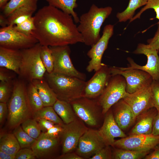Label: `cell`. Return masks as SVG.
Listing matches in <instances>:
<instances>
[{"label": "cell", "instance_id": "obj_1", "mask_svg": "<svg viewBox=\"0 0 159 159\" xmlns=\"http://www.w3.org/2000/svg\"><path fill=\"white\" fill-rule=\"evenodd\" d=\"M34 29L32 34L42 46L54 47L83 43L72 16L48 5L33 16Z\"/></svg>", "mask_w": 159, "mask_h": 159}, {"label": "cell", "instance_id": "obj_2", "mask_svg": "<svg viewBox=\"0 0 159 159\" xmlns=\"http://www.w3.org/2000/svg\"><path fill=\"white\" fill-rule=\"evenodd\" d=\"M112 9L110 6L99 8L93 4L88 12L80 16L77 27L86 45L92 46L99 39L101 26Z\"/></svg>", "mask_w": 159, "mask_h": 159}, {"label": "cell", "instance_id": "obj_3", "mask_svg": "<svg viewBox=\"0 0 159 159\" xmlns=\"http://www.w3.org/2000/svg\"><path fill=\"white\" fill-rule=\"evenodd\" d=\"M8 102V123L11 128H14L32 117V112L27 97V86L24 81L14 80L12 93Z\"/></svg>", "mask_w": 159, "mask_h": 159}, {"label": "cell", "instance_id": "obj_4", "mask_svg": "<svg viewBox=\"0 0 159 159\" xmlns=\"http://www.w3.org/2000/svg\"><path fill=\"white\" fill-rule=\"evenodd\" d=\"M45 80L56 95L58 99L70 103L83 97L86 82L77 77L47 72Z\"/></svg>", "mask_w": 159, "mask_h": 159}, {"label": "cell", "instance_id": "obj_5", "mask_svg": "<svg viewBox=\"0 0 159 159\" xmlns=\"http://www.w3.org/2000/svg\"><path fill=\"white\" fill-rule=\"evenodd\" d=\"M41 46L38 42L32 47L21 50L22 60L19 75L29 82L44 78L46 70L40 57Z\"/></svg>", "mask_w": 159, "mask_h": 159}, {"label": "cell", "instance_id": "obj_6", "mask_svg": "<svg viewBox=\"0 0 159 159\" xmlns=\"http://www.w3.org/2000/svg\"><path fill=\"white\" fill-rule=\"evenodd\" d=\"M126 82L122 75L112 76L105 88L97 100L105 115L115 103L125 98L128 94L126 90Z\"/></svg>", "mask_w": 159, "mask_h": 159}, {"label": "cell", "instance_id": "obj_7", "mask_svg": "<svg viewBox=\"0 0 159 159\" xmlns=\"http://www.w3.org/2000/svg\"><path fill=\"white\" fill-rule=\"evenodd\" d=\"M77 117L85 124L92 127L99 125L102 115V108L97 99L82 97L70 102Z\"/></svg>", "mask_w": 159, "mask_h": 159}, {"label": "cell", "instance_id": "obj_8", "mask_svg": "<svg viewBox=\"0 0 159 159\" xmlns=\"http://www.w3.org/2000/svg\"><path fill=\"white\" fill-rule=\"evenodd\" d=\"M38 42L32 35H28L21 33L13 26L9 25L0 29V47L21 50L32 47Z\"/></svg>", "mask_w": 159, "mask_h": 159}, {"label": "cell", "instance_id": "obj_9", "mask_svg": "<svg viewBox=\"0 0 159 159\" xmlns=\"http://www.w3.org/2000/svg\"><path fill=\"white\" fill-rule=\"evenodd\" d=\"M49 47L54 60L52 72L77 77L85 81V74L78 71L71 61L70 56L71 50L69 45Z\"/></svg>", "mask_w": 159, "mask_h": 159}, {"label": "cell", "instance_id": "obj_10", "mask_svg": "<svg viewBox=\"0 0 159 159\" xmlns=\"http://www.w3.org/2000/svg\"><path fill=\"white\" fill-rule=\"evenodd\" d=\"M112 76L119 74L125 78L126 82V91L132 93L145 87L150 86L153 80L146 72L138 69H121L119 67H110Z\"/></svg>", "mask_w": 159, "mask_h": 159}, {"label": "cell", "instance_id": "obj_11", "mask_svg": "<svg viewBox=\"0 0 159 159\" xmlns=\"http://www.w3.org/2000/svg\"><path fill=\"white\" fill-rule=\"evenodd\" d=\"M135 54H143L147 58L146 64L140 66L136 64L131 58H127L130 66L127 67H119L121 69H138L145 71L150 74L153 80H159V56L158 51L153 49L147 44L140 43L134 51Z\"/></svg>", "mask_w": 159, "mask_h": 159}, {"label": "cell", "instance_id": "obj_12", "mask_svg": "<svg viewBox=\"0 0 159 159\" xmlns=\"http://www.w3.org/2000/svg\"><path fill=\"white\" fill-rule=\"evenodd\" d=\"M159 144V136L134 134L115 140L112 146L125 150L150 151Z\"/></svg>", "mask_w": 159, "mask_h": 159}, {"label": "cell", "instance_id": "obj_13", "mask_svg": "<svg viewBox=\"0 0 159 159\" xmlns=\"http://www.w3.org/2000/svg\"><path fill=\"white\" fill-rule=\"evenodd\" d=\"M88 129L77 117L72 122L64 124L60 137L62 154L75 151L80 138Z\"/></svg>", "mask_w": 159, "mask_h": 159}, {"label": "cell", "instance_id": "obj_14", "mask_svg": "<svg viewBox=\"0 0 159 159\" xmlns=\"http://www.w3.org/2000/svg\"><path fill=\"white\" fill-rule=\"evenodd\" d=\"M113 32V25L110 24L106 25L104 28L102 36L95 44L91 46L87 52V55L90 59L86 68L88 72L93 71L96 72L102 67V58Z\"/></svg>", "mask_w": 159, "mask_h": 159}, {"label": "cell", "instance_id": "obj_15", "mask_svg": "<svg viewBox=\"0 0 159 159\" xmlns=\"http://www.w3.org/2000/svg\"><path fill=\"white\" fill-rule=\"evenodd\" d=\"M106 145L98 130L88 128L80 138L75 153L83 159H90Z\"/></svg>", "mask_w": 159, "mask_h": 159}, {"label": "cell", "instance_id": "obj_16", "mask_svg": "<svg viewBox=\"0 0 159 159\" xmlns=\"http://www.w3.org/2000/svg\"><path fill=\"white\" fill-rule=\"evenodd\" d=\"M112 76L110 67L103 64L101 67L86 82L83 97L97 99L103 92Z\"/></svg>", "mask_w": 159, "mask_h": 159}, {"label": "cell", "instance_id": "obj_17", "mask_svg": "<svg viewBox=\"0 0 159 159\" xmlns=\"http://www.w3.org/2000/svg\"><path fill=\"white\" fill-rule=\"evenodd\" d=\"M130 106L136 118L142 113L154 107L150 85L132 93H128L123 99Z\"/></svg>", "mask_w": 159, "mask_h": 159}, {"label": "cell", "instance_id": "obj_18", "mask_svg": "<svg viewBox=\"0 0 159 159\" xmlns=\"http://www.w3.org/2000/svg\"><path fill=\"white\" fill-rule=\"evenodd\" d=\"M105 114L102 125L98 131L106 145L112 146L115 138L127 136L115 121L112 110L110 109Z\"/></svg>", "mask_w": 159, "mask_h": 159}, {"label": "cell", "instance_id": "obj_19", "mask_svg": "<svg viewBox=\"0 0 159 159\" xmlns=\"http://www.w3.org/2000/svg\"><path fill=\"white\" fill-rule=\"evenodd\" d=\"M111 108L115 121L123 131L128 129L136 120L130 107L123 99L119 100Z\"/></svg>", "mask_w": 159, "mask_h": 159}, {"label": "cell", "instance_id": "obj_20", "mask_svg": "<svg viewBox=\"0 0 159 159\" xmlns=\"http://www.w3.org/2000/svg\"><path fill=\"white\" fill-rule=\"evenodd\" d=\"M59 138H52L42 132L31 148L36 158L46 159L51 157L59 146Z\"/></svg>", "mask_w": 159, "mask_h": 159}, {"label": "cell", "instance_id": "obj_21", "mask_svg": "<svg viewBox=\"0 0 159 159\" xmlns=\"http://www.w3.org/2000/svg\"><path fill=\"white\" fill-rule=\"evenodd\" d=\"M158 112L157 110L153 107L138 115L130 135L151 134L153 121Z\"/></svg>", "mask_w": 159, "mask_h": 159}, {"label": "cell", "instance_id": "obj_22", "mask_svg": "<svg viewBox=\"0 0 159 159\" xmlns=\"http://www.w3.org/2000/svg\"><path fill=\"white\" fill-rule=\"evenodd\" d=\"M22 60L21 50L0 47V67L7 68L18 75Z\"/></svg>", "mask_w": 159, "mask_h": 159}, {"label": "cell", "instance_id": "obj_23", "mask_svg": "<svg viewBox=\"0 0 159 159\" xmlns=\"http://www.w3.org/2000/svg\"><path fill=\"white\" fill-rule=\"evenodd\" d=\"M31 82L36 88L44 107L53 106L58 99L44 78L34 80Z\"/></svg>", "mask_w": 159, "mask_h": 159}, {"label": "cell", "instance_id": "obj_24", "mask_svg": "<svg viewBox=\"0 0 159 159\" xmlns=\"http://www.w3.org/2000/svg\"><path fill=\"white\" fill-rule=\"evenodd\" d=\"M53 107L64 124L72 122L77 117L71 104L67 102L57 99Z\"/></svg>", "mask_w": 159, "mask_h": 159}, {"label": "cell", "instance_id": "obj_25", "mask_svg": "<svg viewBox=\"0 0 159 159\" xmlns=\"http://www.w3.org/2000/svg\"><path fill=\"white\" fill-rule=\"evenodd\" d=\"M48 5L60 9L64 12L71 15L75 23H78L79 18L74 9L77 8V0H46Z\"/></svg>", "mask_w": 159, "mask_h": 159}, {"label": "cell", "instance_id": "obj_26", "mask_svg": "<svg viewBox=\"0 0 159 159\" xmlns=\"http://www.w3.org/2000/svg\"><path fill=\"white\" fill-rule=\"evenodd\" d=\"M20 149L18 142L13 133L5 134L1 137L0 150L15 155Z\"/></svg>", "mask_w": 159, "mask_h": 159}, {"label": "cell", "instance_id": "obj_27", "mask_svg": "<svg viewBox=\"0 0 159 159\" xmlns=\"http://www.w3.org/2000/svg\"><path fill=\"white\" fill-rule=\"evenodd\" d=\"M32 117L36 120L44 119L55 124H64L54 109L53 106L44 107L40 110L32 112Z\"/></svg>", "mask_w": 159, "mask_h": 159}, {"label": "cell", "instance_id": "obj_28", "mask_svg": "<svg viewBox=\"0 0 159 159\" xmlns=\"http://www.w3.org/2000/svg\"><path fill=\"white\" fill-rule=\"evenodd\" d=\"M112 151V159H140L144 158L150 152L148 150H135L114 148Z\"/></svg>", "mask_w": 159, "mask_h": 159}, {"label": "cell", "instance_id": "obj_29", "mask_svg": "<svg viewBox=\"0 0 159 159\" xmlns=\"http://www.w3.org/2000/svg\"><path fill=\"white\" fill-rule=\"evenodd\" d=\"M148 0H130L126 9L121 12L117 13L116 17L120 22H125L131 20L133 17L135 11L138 8L145 6Z\"/></svg>", "mask_w": 159, "mask_h": 159}, {"label": "cell", "instance_id": "obj_30", "mask_svg": "<svg viewBox=\"0 0 159 159\" xmlns=\"http://www.w3.org/2000/svg\"><path fill=\"white\" fill-rule=\"evenodd\" d=\"M27 94L32 112L37 111L44 107L37 90L32 82H29L27 86Z\"/></svg>", "mask_w": 159, "mask_h": 159}, {"label": "cell", "instance_id": "obj_31", "mask_svg": "<svg viewBox=\"0 0 159 159\" xmlns=\"http://www.w3.org/2000/svg\"><path fill=\"white\" fill-rule=\"evenodd\" d=\"M13 133L18 140L21 148H31L37 140L26 132L20 125L14 128Z\"/></svg>", "mask_w": 159, "mask_h": 159}, {"label": "cell", "instance_id": "obj_32", "mask_svg": "<svg viewBox=\"0 0 159 159\" xmlns=\"http://www.w3.org/2000/svg\"><path fill=\"white\" fill-rule=\"evenodd\" d=\"M23 130L32 138L37 139L41 131L37 120L33 118H29L21 124Z\"/></svg>", "mask_w": 159, "mask_h": 159}, {"label": "cell", "instance_id": "obj_33", "mask_svg": "<svg viewBox=\"0 0 159 159\" xmlns=\"http://www.w3.org/2000/svg\"><path fill=\"white\" fill-rule=\"evenodd\" d=\"M37 4H28L20 7L7 17L9 25L17 18L25 15L32 16L37 8Z\"/></svg>", "mask_w": 159, "mask_h": 159}, {"label": "cell", "instance_id": "obj_34", "mask_svg": "<svg viewBox=\"0 0 159 159\" xmlns=\"http://www.w3.org/2000/svg\"><path fill=\"white\" fill-rule=\"evenodd\" d=\"M40 54L41 60L47 72L48 73H52L54 69V60L49 47L42 45Z\"/></svg>", "mask_w": 159, "mask_h": 159}, {"label": "cell", "instance_id": "obj_35", "mask_svg": "<svg viewBox=\"0 0 159 159\" xmlns=\"http://www.w3.org/2000/svg\"><path fill=\"white\" fill-rule=\"evenodd\" d=\"M38 0H10L2 10L3 15L7 17L18 8L24 5L37 4Z\"/></svg>", "mask_w": 159, "mask_h": 159}, {"label": "cell", "instance_id": "obj_36", "mask_svg": "<svg viewBox=\"0 0 159 159\" xmlns=\"http://www.w3.org/2000/svg\"><path fill=\"white\" fill-rule=\"evenodd\" d=\"M14 81L0 82V102L7 103L12 95Z\"/></svg>", "mask_w": 159, "mask_h": 159}, {"label": "cell", "instance_id": "obj_37", "mask_svg": "<svg viewBox=\"0 0 159 159\" xmlns=\"http://www.w3.org/2000/svg\"><path fill=\"white\" fill-rule=\"evenodd\" d=\"M149 9H153L156 13L155 18L159 21V0H148L147 3L138 13L130 20V22L139 19L142 13Z\"/></svg>", "mask_w": 159, "mask_h": 159}, {"label": "cell", "instance_id": "obj_38", "mask_svg": "<svg viewBox=\"0 0 159 159\" xmlns=\"http://www.w3.org/2000/svg\"><path fill=\"white\" fill-rule=\"evenodd\" d=\"M13 27L17 31L26 35H32V31L34 29L33 16L20 24L14 26Z\"/></svg>", "mask_w": 159, "mask_h": 159}, {"label": "cell", "instance_id": "obj_39", "mask_svg": "<svg viewBox=\"0 0 159 159\" xmlns=\"http://www.w3.org/2000/svg\"><path fill=\"white\" fill-rule=\"evenodd\" d=\"M150 88L154 107L159 111V80H153Z\"/></svg>", "mask_w": 159, "mask_h": 159}, {"label": "cell", "instance_id": "obj_40", "mask_svg": "<svg viewBox=\"0 0 159 159\" xmlns=\"http://www.w3.org/2000/svg\"><path fill=\"white\" fill-rule=\"evenodd\" d=\"M110 145H106L99 150L90 159H112V151Z\"/></svg>", "mask_w": 159, "mask_h": 159}, {"label": "cell", "instance_id": "obj_41", "mask_svg": "<svg viewBox=\"0 0 159 159\" xmlns=\"http://www.w3.org/2000/svg\"><path fill=\"white\" fill-rule=\"evenodd\" d=\"M36 158L31 148H21L16 153L15 159H35Z\"/></svg>", "mask_w": 159, "mask_h": 159}, {"label": "cell", "instance_id": "obj_42", "mask_svg": "<svg viewBox=\"0 0 159 159\" xmlns=\"http://www.w3.org/2000/svg\"><path fill=\"white\" fill-rule=\"evenodd\" d=\"M64 124H56L46 132L44 133L46 135L49 137L59 138L63 130Z\"/></svg>", "mask_w": 159, "mask_h": 159}, {"label": "cell", "instance_id": "obj_43", "mask_svg": "<svg viewBox=\"0 0 159 159\" xmlns=\"http://www.w3.org/2000/svg\"><path fill=\"white\" fill-rule=\"evenodd\" d=\"M10 70L4 67L0 68V80L3 82L13 81L14 76L9 71Z\"/></svg>", "mask_w": 159, "mask_h": 159}, {"label": "cell", "instance_id": "obj_44", "mask_svg": "<svg viewBox=\"0 0 159 159\" xmlns=\"http://www.w3.org/2000/svg\"><path fill=\"white\" fill-rule=\"evenodd\" d=\"M148 44L152 48L159 50V21L158 23V29L154 37L147 40Z\"/></svg>", "mask_w": 159, "mask_h": 159}, {"label": "cell", "instance_id": "obj_45", "mask_svg": "<svg viewBox=\"0 0 159 159\" xmlns=\"http://www.w3.org/2000/svg\"><path fill=\"white\" fill-rule=\"evenodd\" d=\"M36 120L42 132L43 133L46 132L57 124L50 120L44 119H42Z\"/></svg>", "mask_w": 159, "mask_h": 159}, {"label": "cell", "instance_id": "obj_46", "mask_svg": "<svg viewBox=\"0 0 159 159\" xmlns=\"http://www.w3.org/2000/svg\"><path fill=\"white\" fill-rule=\"evenodd\" d=\"M8 110L7 103L0 102V125L5 120L7 115L8 114Z\"/></svg>", "mask_w": 159, "mask_h": 159}, {"label": "cell", "instance_id": "obj_47", "mask_svg": "<svg viewBox=\"0 0 159 159\" xmlns=\"http://www.w3.org/2000/svg\"><path fill=\"white\" fill-rule=\"evenodd\" d=\"M151 134L159 136V111H158L154 119Z\"/></svg>", "mask_w": 159, "mask_h": 159}, {"label": "cell", "instance_id": "obj_48", "mask_svg": "<svg viewBox=\"0 0 159 159\" xmlns=\"http://www.w3.org/2000/svg\"><path fill=\"white\" fill-rule=\"evenodd\" d=\"M56 158L58 159H84L74 152L62 154Z\"/></svg>", "mask_w": 159, "mask_h": 159}, {"label": "cell", "instance_id": "obj_49", "mask_svg": "<svg viewBox=\"0 0 159 159\" xmlns=\"http://www.w3.org/2000/svg\"><path fill=\"white\" fill-rule=\"evenodd\" d=\"M153 151L147 155L145 159H159V144L153 149Z\"/></svg>", "mask_w": 159, "mask_h": 159}, {"label": "cell", "instance_id": "obj_50", "mask_svg": "<svg viewBox=\"0 0 159 159\" xmlns=\"http://www.w3.org/2000/svg\"><path fill=\"white\" fill-rule=\"evenodd\" d=\"M0 25L1 27H5L9 25L7 17L2 14L0 15Z\"/></svg>", "mask_w": 159, "mask_h": 159}, {"label": "cell", "instance_id": "obj_51", "mask_svg": "<svg viewBox=\"0 0 159 159\" xmlns=\"http://www.w3.org/2000/svg\"><path fill=\"white\" fill-rule=\"evenodd\" d=\"M0 159H15V155L8 154L0 150Z\"/></svg>", "mask_w": 159, "mask_h": 159}, {"label": "cell", "instance_id": "obj_52", "mask_svg": "<svg viewBox=\"0 0 159 159\" xmlns=\"http://www.w3.org/2000/svg\"><path fill=\"white\" fill-rule=\"evenodd\" d=\"M10 0H0V8L2 10L7 3Z\"/></svg>", "mask_w": 159, "mask_h": 159}, {"label": "cell", "instance_id": "obj_53", "mask_svg": "<svg viewBox=\"0 0 159 159\" xmlns=\"http://www.w3.org/2000/svg\"><path fill=\"white\" fill-rule=\"evenodd\" d=\"M158 54H159V50L158 51Z\"/></svg>", "mask_w": 159, "mask_h": 159}]
</instances>
